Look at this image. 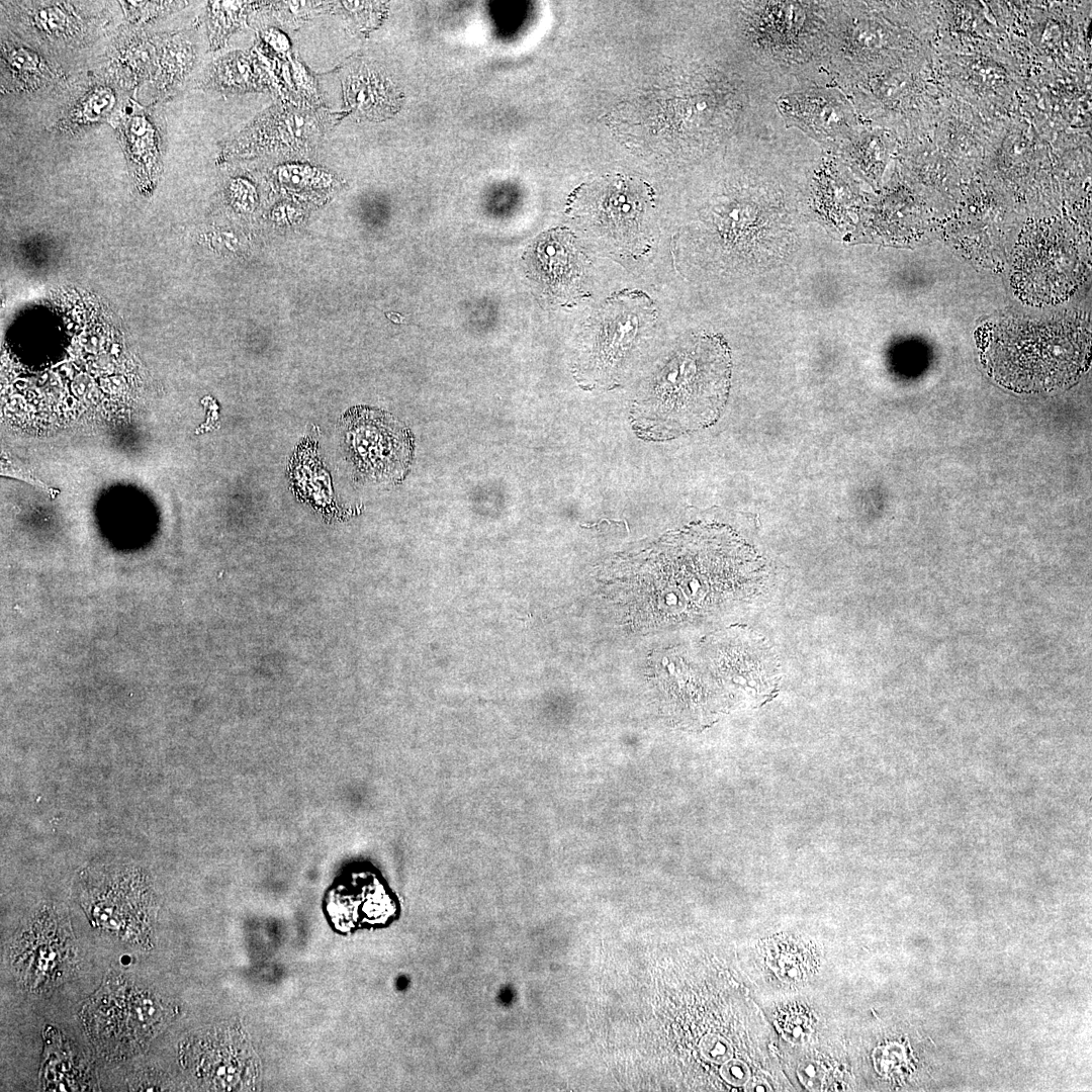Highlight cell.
<instances>
[{
  "label": "cell",
  "mask_w": 1092,
  "mask_h": 1092,
  "mask_svg": "<svg viewBox=\"0 0 1092 1092\" xmlns=\"http://www.w3.org/2000/svg\"><path fill=\"white\" fill-rule=\"evenodd\" d=\"M731 366L720 335L694 334L679 341L637 389L630 407L636 436L663 442L713 425L728 398Z\"/></svg>",
  "instance_id": "1"
},
{
  "label": "cell",
  "mask_w": 1092,
  "mask_h": 1092,
  "mask_svg": "<svg viewBox=\"0 0 1092 1092\" xmlns=\"http://www.w3.org/2000/svg\"><path fill=\"white\" fill-rule=\"evenodd\" d=\"M982 364L999 384L1041 392L1073 383L1090 359V329L1072 317L1003 321L978 332Z\"/></svg>",
  "instance_id": "2"
},
{
  "label": "cell",
  "mask_w": 1092,
  "mask_h": 1092,
  "mask_svg": "<svg viewBox=\"0 0 1092 1092\" xmlns=\"http://www.w3.org/2000/svg\"><path fill=\"white\" fill-rule=\"evenodd\" d=\"M656 321L654 301L644 291L609 295L583 326L573 365L577 384L584 390L621 386L647 349Z\"/></svg>",
  "instance_id": "3"
},
{
  "label": "cell",
  "mask_w": 1092,
  "mask_h": 1092,
  "mask_svg": "<svg viewBox=\"0 0 1092 1092\" xmlns=\"http://www.w3.org/2000/svg\"><path fill=\"white\" fill-rule=\"evenodd\" d=\"M654 205L651 186L625 175H607L581 185L573 211L594 238L614 255L638 258L650 250L644 233Z\"/></svg>",
  "instance_id": "4"
},
{
  "label": "cell",
  "mask_w": 1092,
  "mask_h": 1092,
  "mask_svg": "<svg viewBox=\"0 0 1092 1092\" xmlns=\"http://www.w3.org/2000/svg\"><path fill=\"white\" fill-rule=\"evenodd\" d=\"M831 2H754L748 10L749 41L762 60L779 67L819 64Z\"/></svg>",
  "instance_id": "5"
},
{
  "label": "cell",
  "mask_w": 1092,
  "mask_h": 1092,
  "mask_svg": "<svg viewBox=\"0 0 1092 1092\" xmlns=\"http://www.w3.org/2000/svg\"><path fill=\"white\" fill-rule=\"evenodd\" d=\"M1088 262L1086 247L1057 236L1036 237L1016 252L1014 290L1031 304L1065 300L1086 276Z\"/></svg>",
  "instance_id": "6"
},
{
  "label": "cell",
  "mask_w": 1092,
  "mask_h": 1092,
  "mask_svg": "<svg viewBox=\"0 0 1092 1092\" xmlns=\"http://www.w3.org/2000/svg\"><path fill=\"white\" fill-rule=\"evenodd\" d=\"M330 112L273 105L225 148L229 159H288L312 153L331 125Z\"/></svg>",
  "instance_id": "7"
},
{
  "label": "cell",
  "mask_w": 1092,
  "mask_h": 1092,
  "mask_svg": "<svg viewBox=\"0 0 1092 1092\" xmlns=\"http://www.w3.org/2000/svg\"><path fill=\"white\" fill-rule=\"evenodd\" d=\"M345 449L353 465L379 480L405 473L413 456V437L395 418L368 407L351 410L343 421Z\"/></svg>",
  "instance_id": "8"
},
{
  "label": "cell",
  "mask_w": 1092,
  "mask_h": 1092,
  "mask_svg": "<svg viewBox=\"0 0 1092 1092\" xmlns=\"http://www.w3.org/2000/svg\"><path fill=\"white\" fill-rule=\"evenodd\" d=\"M777 107L786 124L834 152L853 135V109L837 87L813 86L784 94Z\"/></svg>",
  "instance_id": "9"
},
{
  "label": "cell",
  "mask_w": 1092,
  "mask_h": 1092,
  "mask_svg": "<svg viewBox=\"0 0 1092 1092\" xmlns=\"http://www.w3.org/2000/svg\"><path fill=\"white\" fill-rule=\"evenodd\" d=\"M534 255L536 268L555 291L574 300L590 295L584 280L590 261L568 232L557 231L544 236L537 243Z\"/></svg>",
  "instance_id": "10"
},
{
  "label": "cell",
  "mask_w": 1092,
  "mask_h": 1092,
  "mask_svg": "<svg viewBox=\"0 0 1092 1092\" xmlns=\"http://www.w3.org/2000/svg\"><path fill=\"white\" fill-rule=\"evenodd\" d=\"M208 84L220 91L246 92L263 89L265 80L249 55L236 52L213 64Z\"/></svg>",
  "instance_id": "11"
},
{
  "label": "cell",
  "mask_w": 1092,
  "mask_h": 1092,
  "mask_svg": "<svg viewBox=\"0 0 1092 1092\" xmlns=\"http://www.w3.org/2000/svg\"><path fill=\"white\" fill-rule=\"evenodd\" d=\"M23 17L28 18L26 24L34 27L38 33L55 39H67L80 35L83 32L84 22L72 5L65 3H53V5L35 6L27 10Z\"/></svg>",
  "instance_id": "12"
},
{
  "label": "cell",
  "mask_w": 1092,
  "mask_h": 1092,
  "mask_svg": "<svg viewBox=\"0 0 1092 1092\" xmlns=\"http://www.w3.org/2000/svg\"><path fill=\"white\" fill-rule=\"evenodd\" d=\"M123 125L126 151L132 164L151 170L158 157L157 136L152 122L144 114H134Z\"/></svg>",
  "instance_id": "13"
},
{
  "label": "cell",
  "mask_w": 1092,
  "mask_h": 1092,
  "mask_svg": "<svg viewBox=\"0 0 1092 1092\" xmlns=\"http://www.w3.org/2000/svg\"><path fill=\"white\" fill-rule=\"evenodd\" d=\"M208 4L210 44L212 49H218L242 25L252 7L259 2L216 1Z\"/></svg>",
  "instance_id": "14"
},
{
  "label": "cell",
  "mask_w": 1092,
  "mask_h": 1092,
  "mask_svg": "<svg viewBox=\"0 0 1092 1092\" xmlns=\"http://www.w3.org/2000/svg\"><path fill=\"white\" fill-rule=\"evenodd\" d=\"M113 94L110 90L101 88L91 92L79 103L73 113L77 121L94 122L101 118L111 107Z\"/></svg>",
  "instance_id": "15"
},
{
  "label": "cell",
  "mask_w": 1092,
  "mask_h": 1092,
  "mask_svg": "<svg viewBox=\"0 0 1092 1092\" xmlns=\"http://www.w3.org/2000/svg\"><path fill=\"white\" fill-rule=\"evenodd\" d=\"M271 4L276 16L287 23L305 18L307 15L312 14V12H320L323 8L331 6L329 5L331 2L311 1L272 2Z\"/></svg>",
  "instance_id": "16"
},
{
  "label": "cell",
  "mask_w": 1092,
  "mask_h": 1092,
  "mask_svg": "<svg viewBox=\"0 0 1092 1092\" xmlns=\"http://www.w3.org/2000/svg\"><path fill=\"white\" fill-rule=\"evenodd\" d=\"M701 1052L707 1060L717 1064L727 1062L732 1056L730 1043L716 1034H708L702 1039Z\"/></svg>",
  "instance_id": "17"
},
{
  "label": "cell",
  "mask_w": 1092,
  "mask_h": 1092,
  "mask_svg": "<svg viewBox=\"0 0 1092 1092\" xmlns=\"http://www.w3.org/2000/svg\"><path fill=\"white\" fill-rule=\"evenodd\" d=\"M721 1074L726 1081L734 1085H743L749 1078L747 1066L738 1060L727 1061L722 1066Z\"/></svg>",
  "instance_id": "18"
},
{
  "label": "cell",
  "mask_w": 1092,
  "mask_h": 1092,
  "mask_svg": "<svg viewBox=\"0 0 1092 1092\" xmlns=\"http://www.w3.org/2000/svg\"><path fill=\"white\" fill-rule=\"evenodd\" d=\"M799 1075L808 1087L818 1085L820 1080V1071L813 1063L801 1065L799 1068Z\"/></svg>",
  "instance_id": "19"
}]
</instances>
